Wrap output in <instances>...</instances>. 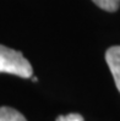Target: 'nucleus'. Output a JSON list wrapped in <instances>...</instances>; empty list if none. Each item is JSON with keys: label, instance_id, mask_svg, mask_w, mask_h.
Masks as SVG:
<instances>
[{"label": "nucleus", "instance_id": "obj_1", "mask_svg": "<svg viewBox=\"0 0 120 121\" xmlns=\"http://www.w3.org/2000/svg\"><path fill=\"white\" fill-rule=\"evenodd\" d=\"M0 72L30 78L33 75V69L20 52L0 44Z\"/></svg>", "mask_w": 120, "mask_h": 121}, {"label": "nucleus", "instance_id": "obj_2", "mask_svg": "<svg viewBox=\"0 0 120 121\" xmlns=\"http://www.w3.org/2000/svg\"><path fill=\"white\" fill-rule=\"evenodd\" d=\"M105 61H107L109 70L114 77V82L118 91L120 92V47H111L105 53Z\"/></svg>", "mask_w": 120, "mask_h": 121}, {"label": "nucleus", "instance_id": "obj_3", "mask_svg": "<svg viewBox=\"0 0 120 121\" xmlns=\"http://www.w3.org/2000/svg\"><path fill=\"white\" fill-rule=\"evenodd\" d=\"M0 121H27V120L20 111L9 108V106H1L0 108Z\"/></svg>", "mask_w": 120, "mask_h": 121}, {"label": "nucleus", "instance_id": "obj_4", "mask_svg": "<svg viewBox=\"0 0 120 121\" xmlns=\"http://www.w3.org/2000/svg\"><path fill=\"white\" fill-rule=\"evenodd\" d=\"M92 1L98 8H101L105 11H109V12L116 11L120 6V0H92Z\"/></svg>", "mask_w": 120, "mask_h": 121}, {"label": "nucleus", "instance_id": "obj_5", "mask_svg": "<svg viewBox=\"0 0 120 121\" xmlns=\"http://www.w3.org/2000/svg\"><path fill=\"white\" fill-rule=\"evenodd\" d=\"M56 121H83V117L80 114H69V115H60Z\"/></svg>", "mask_w": 120, "mask_h": 121}]
</instances>
